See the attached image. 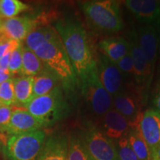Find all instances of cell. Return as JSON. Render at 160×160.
I'll use <instances>...</instances> for the list:
<instances>
[{"instance_id":"11","label":"cell","mask_w":160,"mask_h":160,"mask_svg":"<svg viewBox=\"0 0 160 160\" xmlns=\"http://www.w3.org/2000/svg\"><path fill=\"white\" fill-rule=\"evenodd\" d=\"M138 45L145 56L150 71H154L159 49V39L157 29L151 25H142L136 31Z\"/></svg>"},{"instance_id":"18","label":"cell","mask_w":160,"mask_h":160,"mask_svg":"<svg viewBox=\"0 0 160 160\" xmlns=\"http://www.w3.org/2000/svg\"><path fill=\"white\" fill-rule=\"evenodd\" d=\"M98 46L102 53L115 64L130 52L128 41L122 37L105 38L100 40Z\"/></svg>"},{"instance_id":"15","label":"cell","mask_w":160,"mask_h":160,"mask_svg":"<svg viewBox=\"0 0 160 160\" xmlns=\"http://www.w3.org/2000/svg\"><path fill=\"white\" fill-rule=\"evenodd\" d=\"M36 20L28 17H16L5 20L1 28L9 39L22 42L36 28Z\"/></svg>"},{"instance_id":"28","label":"cell","mask_w":160,"mask_h":160,"mask_svg":"<svg viewBox=\"0 0 160 160\" xmlns=\"http://www.w3.org/2000/svg\"><path fill=\"white\" fill-rule=\"evenodd\" d=\"M22 44L11 52L8 64V71L12 76L22 73Z\"/></svg>"},{"instance_id":"3","label":"cell","mask_w":160,"mask_h":160,"mask_svg":"<svg viewBox=\"0 0 160 160\" xmlns=\"http://www.w3.org/2000/svg\"><path fill=\"white\" fill-rule=\"evenodd\" d=\"M86 19L97 31L115 33L123 28L119 5L113 0H93L82 4Z\"/></svg>"},{"instance_id":"36","label":"cell","mask_w":160,"mask_h":160,"mask_svg":"<svg viewBox=\"0 0 160 160\" xmlns=\"http://www.w3.org/2000/svg\"><path fill=\"white\" fill-rule=\"evenodd\" d=\"M158 73H159V76L160 77V55H159V62H158Z\"/></svg>"},{"instance_id":"7","label":"cell","mask_w":160,"mask_h":160,"mask_svg":"<svg viewBox=\"0 0 160 160\" xmlns=\"http://www.w3.org/2000/svg\"><path fill=\"white\" fill-rule=\"evenodd\" d=\"M80 137L92 160H118L114 141L92 124Z\"/></svg>"},{"instance_id":"34","label":"cell","mask_w":160,"mask_h":160,"mask_svg":"<svg viewBox=\"0 0 160 160\" xmlns=\"http://www.w3.org/2000/svg\"><path fill=\"white\" fill-rule=\"evenodd\" d=\"M12 77L13 76L9 73L8 71H5V70L0 68V85L3 83L4 82L11 79Z\"/></svg>"},{"instance_id":"35","label":"cell","mask_w":160,"mask_h":160,"mask_svg":"<svg viewBox=\"0 0 160 160\" xmlns=\"http://www.w3.org/2000/svg\"><path fill=\"white\" fill-rule=\"evenodd\" d=\"M151 160H160V144L151 151Z\"/></svg>"},{"instance_id":"23","label":"cell","mask_w":160,"mask_h":160,"mask_svg":"<svg viewBox=\"0 0 160 160\" xmlns=\"http://www.w3.org/2000/svg\"><path fill=\"white\" fill-rule=\"evenodd\" d=\"M126 137L139 160H151V151L137 130L131 129Z\"/></svg>"},{"instance_id":"20","label":"cell","mask_w":160,"mask_h":160,"mask_svg":"<svg viewBox=\"0 0 160 160\" xmlns=\"http://www.w3.org/2000/svg\"><path fill=\"white\" fill-rule=\"evenodd\" d=\"M33 77L21 75L13 78L15 105L25 107L32 99Z\"/></svg>"},{"instance_id":"10","label":"cell","mask_w":160,"mask_h":160,"mask_svg":"<svg viewBox=\"0 0 160 160\" xmlns=\"http://www.w3.org/2000/svg\"><path fill=\"white\" fill-rule=\"evenodd\" d=\"M131 129H136L148 146L150 151L160 144V114L153 108L142 112Z\"/></svg>"},{"instance_id":"37","label":"cell","mask_w":160,"mask_h":160,"mask_svg":"<svg viewBox=\"0 0 160 160\" xmlns=\"http://www.w3.org/2000/svg\"><path fill=\"white\" fill-rule=\"evenodd\" d=\"M157 30H158L157 31H158V35H159V51H160V26Z\"/></svg>"},{"instance_id":"26","label":"cell","mask_w":160,"mask_h":160,"mask_svg":"<svg viewBox=\"0 0 160 160\" xmlns=\"http://www.w3.org/2000/svg\"><path fill=\"white\" fill-rule=\"evenodd\" d=\"M15 104L13 78L0 85V105L13 106Z\"/></svg>"},{"instance_id":"27","label":"cell","mask_w":160,"mask_h":160,"mask_svg":"<svg viewBox=\"0 0 160 160\" xmlns=\"http://www.w3.org/2000/svg\"><path fill=\"white\" fill-rule=\"evenodd\" d=\"M118 160H139L131 148L127 137H123L117 140L116 144Z\"/></svg>"},{"instance_id":"31","label":"cell","mask_w":160,"mask_h":160,"mask_svg":"<svg viewBox=\"0 0 160 160\" xmlns=\"http://www.w3.org/2000/svg\"><path fill=\"white\" fill-rule=\"evenodd\" d=\"M22 42L11 39L0 42V59L9 52L13 51Z\"/></svg>"},{"instance_id":"14","label":"cell","mask_w":160,"mask_h":160,"mask_svg":"<svg viewBox=\"0 0 160 160\" xmlns=\"http://www.w3.org/2000/svg\"><path fill=\"white\" fill-rule=\"evenodd\" d=\"M102 131L112 140L126 137L131 130L129 121L121 113L112 108L102 117Z\"/></svg>"},{"instance_id":"32","label":"cell","mask_w":160,"mask_h":160,"mask_svg":"<svg viewBox=\"0 0 160 160\" xmlns=\"http://www.w3.org/2000/svg\"><path fill=\"white\" fill-rule=\"evenodd\" d=\"M153 105L156 111L160 114V85L157 88L153 98Z\"/></svg>"},{"instance_id":"16","label":"cell","mask_w":160,"mask_h":160,"mask_svg":"<svg viewBox=\"0 0 160 160\" xmlns=\"http://www.w3.org/2000/svg\"><path fill=\"white\" fill-rule=\"evenodd\" d=\"M69 139L65 134L51 136L45 145L37 160H68Z\"/></svg>"},{"instance_id":"21","label":"cell","mask_w":160,"mask_h":160,"mask_svg":"<svg viewBox=\"0 0 160 160\" xmlns=\"http://www.w3.org/2000/svg\"><path fill=\"white\" fill-rule=\"evenodd\" d=\"M55 28L41 27L32 31L25 39V46L34 52L38 48L59 37Z\"/></svg>"},{"instance_id":"6","label":"cell","mask_w":160,"mask_h":160,"mask_svg":"<svg viewBox=\"0 0 160 160\" xmlns=\"http://www.w3.org/2000/svg\"><path fill=\"white\" fill-rule=\"evenodd\" d=\"M80 88L88 108L96 117H102L113 108V97L99 81L97 69L80 82Z\"/></svg>"},{"instance_id":"25","label":"cell","mask_w":160,"mask_h":160,"mask_svg":"<svg viewBox=\"0 0 160 160\" xmlns=\"http://www.w3.org/2000/svg\"><path fill=\"white\" fill-rule=\"evenodd\" d=\"M29 6L19 0H1L0 1V14L3 17H16L22 12L27 11Z\"/></svg>"},{"instance_id":"8","label":"cell","mask_w":160,"mask_h":160,"mask_svg":"<svg viewBox=\"0 0 160 160\" xmlns=\"http://www.w3.org/2000/svg\"><path fill=\"white\" fill-rule=\"evenodd\" d=\"M130 54L133 64V83L142 94L141 99H147V95L153 79V74L150 71L145 56L138 45L135 31H132L129 37Z\"/></svg>"},{"instance_id":"1","label":"cell","mask_w":160,"mask_h":160,"mask_svg":"<svg viewBox=\"0 0 160 160\" xmlns=\"http://www.w3.org/2000/svg\"><path fill=\"white\" fill-rule=\"evenodd\" d=\"M55 29L80 83L97 69L87 33L82 25L73 19L59 20L56 23Z\"/></svg>"},{"instance_id":"33","label":"cell","mask_w":160,"mask_h":160,"mask_svg":"<svg viewBox=\"0 0 160 160\" xmlns=\"http://www.w3.org/2000/svg\"><path fill=\"white\" fill-rule=\"evenodd\" d=\"M11 54V52H9L0 59V68L5 70V71H8V64Z\"/></svg>"},{"instance_id":"19","label":"cell","mask_w":160,"mask_h":160,"mask_svg":"<svg viewBox=\"0 0 160 160\" xmlns=\"http://www.w3.org/2000/svg\"><path fill=\"white\" fill-rule=\"evenodd\" d=\"M59 82L57 76L45 68L41 73L33 77L32 99L49 93L56 88L59 87Z\"/></svg>"},{"instance_id":"12","label":"cell","mask_w":160,"mask_h":160,"mask_svg":"<svg viewBox=\"0 0 160 160\" xmlns=\"http://www.w3.org/2000/svg\"><path fill=\"white\" fill-rule=\"evenodd\" d=\"M134 17L145 25L158 29L160 26V2L156 0H127L124 2Z\"/></svg>"},{"instance_id":"38","label":"cell","mask_w":160,"mask_h":160,"mask_svg":"<svg viewBox=\"0 0 160 160\" xmlns=\"http://www.w3.org/2000/svg\"><path fill=\"white\" fill-rule=\"evenodd\" d=\"M2 26V22H1V20H0V27Z\"/></svg>"},{"instance_id":"4","label":"cell","mask_w":160,"mask_h":160,"mask_svg":"<svg viewBox=\"0 0 160 160\" xmlns=\"http://www.w3.org/2000/svg\"><path fill=\"white\" fill-rule=\"evenodd\" d=\"M25 108L30 113L42 122L45 127L63 119L70 111L68 104L59 86L48 94L31 99Z\"/></svg>"},{"instance_id":"2","label":"cell","mask_w":160,"mask_h":160,"mask_svg":"<svg viewBox=\"0 0 160 160\" xmlns=\"http://www.w3.org/2000/svg\"><path fill=\"white\" fill-rule=\"evenodd\" d=\"M37 54L45 68L51 71L59 79L66 91H74L80 83L66 53L61 38L44 44L36 50Z\"/></svg>"},{"instance_id":"17","label":"cell","mask_w":160,"mask_h":160,"mask_svg":"<svg viewBox=\"0 0 160 160\" xmlns=\"http://www.w3.org/2000/svg\"><path fill=\"white\" fill-rule=\"evenodd\" d=\"M113 108L128 120L130 125L142 113L139 99L132 92L126 91L113 97Z\"/></svg>"},{"instance_id":"24","label":"cell","mask_w":160,"mask_h":160,"mask_svg":"<svg viewBox=\"0 0 160 160\" xmlns=\"http://www.w3.org/2000/svg\"><path fill=\"white\" fill-rule=\"evenodd\" d=\"M68 160H92L80 136L72 135L70 137Z\"/></svg>"},{"instance_id":"22","label":"cell","mask_w":160,"mask_h":160,"mask_svg":"<svg viewBox=\"0 0 160 160\" xmlns=\"http://www.w3.org/2000/svg\"><path fill=\"white\" fill-rule=\"evenodd\" d=\"M44 68L43 63L34 52L23 45L22 75L34 77L41 73Z\"/></svg>"},{"instance_id":"13","label":"cell","mask_w":160,"mask_h":160,"mask_svg":"<svg viewBox=\"0 0 160 160\" xmlns=\"http://www.w3.org/2000/svg\"><path fill=\"white\" fill-rule=\"evenodd\" d=\"M44 124L25 108L13 110L6 133L9 136L42 130Z\"/></svg>"},{"instance_id":"29","label":"cell","mask_w":160,"mask_h":160,"mask_svg":"<svg viewBox=\"0 0 160 160\" xmlns=\"http://www.w3.org/2000/svg\"><path fill=\"white\" fill-rule=\"evenodd\" d=\"M117 65L123 74L125 79H131L130 81L133 82V64L130 52L118 62Z\"/></svg>"},{"instance_id":"5","label":"cell","mask_w":160,"mask_h":160,"mask_svg":"<svg viewBox=\"0 0 160 160\" xmlns=\"http://www.w3.org/2000/svg\"><path fill=\"white\" fill-rule=\"evenodd\" d=\"M46 141L45 131L9 136L5 152L9 160H37Z\"/></svg>"},{"instance_id":"30","label":"cell","mask_w":160,"mask_h":160,"mask_svg":"<svg viewBox=\"0 0 160 160\" xmlns=\"http://www.w3.org/2000/svg\"><path fill=\"white\" fill-rule=\"evenodd\" d=\"M13 111V106L0 105V133L7 131Z\"/></svg>"},{"instance_id":"9","label":"cell","mask_w":160,"mask_h":160,"mask_svg":"<svg viewBox=\"0 0 160 160\" xmlns=\"http://www.w3.org/2000/svg\"><path fill=\"white\" fill-rule=\"evenodd\" d=\"M96 62L99 81L112 97L125 91V79L117 64L111 62L102 53L98 54Z\"/></svg>"}]
</instances>
